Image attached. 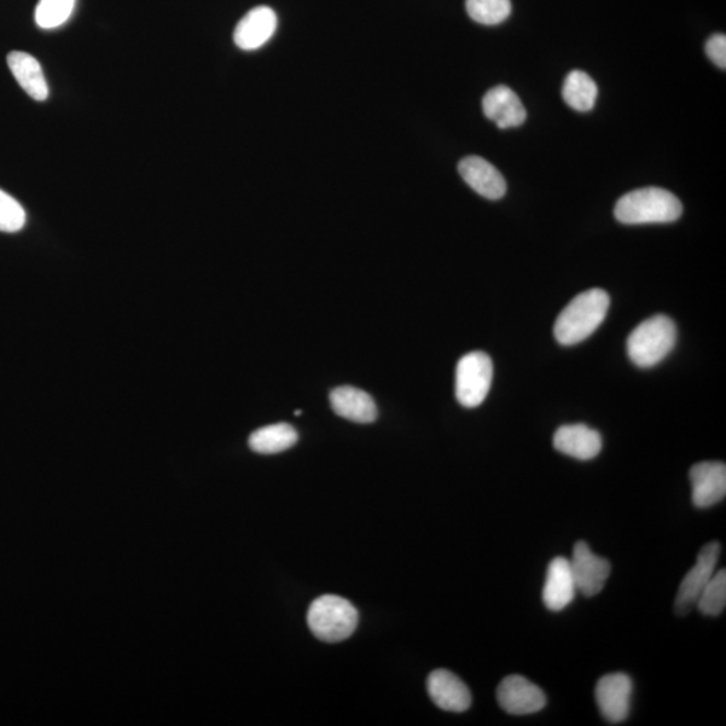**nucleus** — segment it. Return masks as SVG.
<instances>
[{"label":"nucleus","instance_id":"9b49d317","mask_svg":"<svg viewBox=\"0 0 726 726\" xmlns=\"http://www.w3.org/2000/svg\"><path fill=\"white\" fill-rule=\"evenodd\" d=\"M427 688L435 704L445 712L462 713L472 706L473 699L467 685L454 673L435 670L429 674Z\"/></svg>","mask_w":726,"mask_h":726},{"label":"nucleus","instance_id":"f03ea898","mask_svg":"<svg viewBox=\"0 0 726 726\" xmlns=\"http://www.w3.org/2000/svg\"><path fill=\"white\" fill-rule=\"evenodd\" d=\"M683 207L676 195L660 188H643L621 197L615 217L621 224H669L682 216Z\"/></svg>","mask_w":726,"mask_h":726},{"label":"nucleus","instance_id":"4468645a","mask_svg":"<svg viewBox=\"0 0 726 726\" xmlns=\"http://www.w3.org/2000/svg\"><path fill=\"white\" fill-rule=\"evenodd\" d=\"M277 15L269 5H259L237 23L235 44L242 50H255L264 46L276 33Z\"/></svg>","mask_w":726,"mask_h":726},{"label":"nucleus","instance_id":"dca6fc26","mask_svg":"<svg viewBox=\"0 0 726 726\" xmlns=\"http://www.w3.org/2000/svg\"><path fill=\"white\" fill-rule=\"evenodd\" d=\"M481 106H484L486 118L493 121L501 130L525 123L526 109L524 104L509 86L499 85L487 92Z\"/></svg>","mask_w":726,"mask_h":726},{"label":"nucleus","instance_id":"20e7f679","mask_svg":"<svg viewBox=\"0 0 726 726\" xmlns=\"http://www.w3.org/2000/svg\"><path fill=\"white\" fill-rule=\"evenodd\" d=\"M307 623L319 641L338 643L346 641L356 631L358 611L344 597L324 595L312 602Z\"/></svg>","mask_w":726,"mask_h":726},{"label":"nucleus","instance_id":"9d476101","mask_svg":"<svg viewBox=\"0 0 726 726\" xmlns=\"http://www.w3.org/2000/svg\"><path fill=\"white\" fill-rule=\"evenodd\" d=\"M691 501L699 509H709L726 496V466L722 462H701L690 469Z\"/></svg>","mask_w":726,"mask_h":726},{"label":"nucleus","instance_id":"0eeeda50","mask_svg":"<svg viewBox=\"0 0 726 726\" xmlns=\"http://www.w3.org/2000/svg\"><path fill=\"white\" fill-rule=\"evenodd\" d=\"M632 690L634 685L624 673L608 674L597 682L595 689L597 706L609 724H620L629 717Z\"/></svg>","mask_w":726,"mask_h":726},{"label":"nucleus","instance_id":"1a4fd4ad","mask_svg":"<svg viewBox=\"0 0 726 726\" xmlns=\"http://www.w3.org/2000/svg\"><path fill=\"white\" fill-rule=\"evenodd\" d=\"M499 705L514 716L533 714L546 706V695L541 688L522 676H509L499 683L497 690Z\"/></svg>","mask_w":726,"mask_h":726},{"label":"nucleus","instance_id":"423d86ee","mask_svg":"<svg viewBox=\"0 0 726 726\" xmlns=\"http://www.w3.org/2000/svg\"><path fill=\"white\" fill-rule=\"evenodd\" d=\"M719 555H722V545L718 543H709L700 550L695 566L690 569L679 585L676 599L678 615H688L693 611L702 591L716 573Z\"/></svg>","mask_w":726,"mask_h":726},{"label":"nucleus","instance_id":"412c9836","mask_svg":"<svg viewBox=\"0 0 726 726\" xmlns=\"http://www.w3.org/2000/svg\"><path fill=\"white\" fill-rule=\"evenodd\" d=\"M466 10L476 23L496 26L509 19L513 5L510 0H466Z\"/></svg>","mask_w":726,"mask_h":726},{"label":"nucleus","instance_id":"ddd939ff","mask_svg":"<svg viewBox=\"0 0 726 726\" xmlns=\"http://www.w3.org/2000/svg\"><path fill=\"white\" fill-rule=\"evenodd\" d=\"M578 594L574 583L571 562L566 557H556L551 560L546 572L543 600L550 611L559 612L566 609Z\"/></svg>","mask_w":726,"mask_h":726},{"label":"nucleus","instance_id":"6e6552de","mask_svg":"<svg viewBox=\"0 0 726 726\" xmlns=\"http://www.w3.org/2000/svg\"><path fill=\"white\" fill-rule=\"evenodd\" d=\"M571 562L578 592L586 597L600 594L611 574V563L592 551L588 544L579 541L574 545Z\"/></svg>","mask_w":726,"mask_h":726},{"label":"nucleus","instance_id":"f3484780","mask_svg":"<svg viewBox=\"0 0 726 726\" xmlns=\"http://www.w3.org/2000/svg\"><path fill=\"white\" fill-rule=\"evenodd\" d=\"M330 403L336 415L348 421L358 424L374 422L379 412L374 400L369 393L353 386L334 389L330 394Z\"/></svg>","mask_w":726,"mask_h":726},{"label":"nucleus","instance_id":"39448f33","mask_svg":"<svg viewBox=\"0 0 726 726\" xmlns=\"http://www.w3.org/2000/svg\"><path fill=\"white\" fill-rule=\"evenodd\" d=\"M492 361L484 352L466 354L456 368L455 393L459 403L476 408L487 397L492 382Z\"/></svg>","mask_w":726,"mask_h":726},{"label":"nucleus","instance_id":"f8f14e48","mask_svg":"<svg viewBox=\"0 0 726 726\" xmlns=\"http://www.w3.org/2000/svg\"><path fill=\"white\" fill-rule=\"evenodd\" d=\"M464 182L487 200H501L507 194L508 185L497 167L480 156H467L459 164Z\"/></svg>","mask_w":726,"mask_h":726},{"label":"nucleus","instance_id":"393cba45","mask_svg":"<svg viewBox=\"0 0 726 726\" xmlns=\"http://www.w3.org/2000/svg\"><path fill=\"white\" fill-rule=\"evenodd\" d=\"M706 55L718 68H726V37L724 34H716L707 39Z\"/></svg>","mask_w":726,"mask_h":726},{"label":"nucleus","instance_id":"a211bd4d","mask_svg":"<svg viewBox=\"0 0 726 726\" xmlns=\"http://www.w3.org/2000/svg\"><path fill=\"white\" fill-rule=\"evenodd\" d=\"M8 63L11 73L28 96L37 102H45L49 97V86L36 58L25 51H11Z\"/></svg>","mask_w":726,"mask_h":726},{"label":"nucleus","instance_id":"b1692460","mask_svg":"<svg viewBox=\"0 0 726 726\" xmlns=\"http://www.w3.org/2000/svg\"><path fill=\"white\" fill-rule=\"evenodd\" d=\"M26 224V212L19 201L0 189V231L16 234Z\"/></svg>","mask_w":726,"mask_h":726},{"label":"nucleus","instance_id":"f257e3e1","mask_svg":"<svg viewBox=\"0 0 726 726\" xmlns=\"http://www.w3.org/2000/svg\"><path fill=\"white\" fill-rule=\"evenodd\" d=\"M609 299L606 290L592 288L574 298L555 324V336L562 346L578 345L595 333L606 319Z\"/></svg>","mask_w":726,"mask_h":726},{"label":"nucleus","instance_id":"5701e85b","mask_svg":"<svg viewBox=\"0 0 726 726\" xmlns=\"http://www.w3.org/2000/svg\"><path fill=\"white\" fill-rule=\"evenodd\" d=\"M74 8L75 0H39L36 23L45 31L60 27L71 19Z\"/></svg>","mask_w":726,"mask_h":726},{"label":"nucleus","instance_id":"a878e982","mask_svg":"<svg viewBox=\"0 0 726 726\" xmlns=\"http://www.w3.org/2000/svg\"><path fill=\"white\" fill-rule=\"evenodd\" d=\"M295 415H296V416H300V415H301V410H296V412H295Z\"/></svg>","mask_w":726,"mask_h":726},{"label":"nucleus","instance_id":"7ed1b4c3","mask_svg":"<svg viewBox=\"0 0 726 726\" xmlns=\"http://www.w3.org/2000/svg\"><path fill=\"white\" fill-rule=\"evenodd\" d=\"M677 344V326L669 317L646 319L627 340V353L639 368H653L669 356Z\"/></svg>","mask_w":726,"mask_h":726},{"label":"nucleus","instance_id":"4be33fe9","mask_svg":"<svg viewBox=\"0 0 726 726\" xmlns=\"http://www.w3.org/2000/svg\"><path fill=\"white\" fill-rule=\"evenodd\" d=\"M706 617H718L726 607V572L719 569L702 591L697 606Z\"/></svg>","mask_w":726,"mask_h":726},{"label":"nucleus","instance_id":"aec40b11","mask_svg":"<svg viewBox=\"0 0 726 726\" xmlns=\"http://www.w3.org/2000/svg\"><path fill=\"white\" fill-rule=\"evenodd\" d=\"M597 95L599 90L595 81L583 71H573L563 81L562 98L578 112H590L594 109Z\"/></svg>","mask_w":726,"mask_h":726},{"label":"nucleus","instance_id":"6ab92c4d","mask_svg":"<svg viewBox=\"0 0 726 726\" xmlns=\"http://www.w3.org/2000/svg\"><path fill=\"white\" fill-rule=\"evenodd\" d=\"M298 432L289 424L281 422L258 429L249 438V447L261 455L281 454L298 441Z\"/></svg>","mask_w":726,"mask_h":726},{"label":"nucleus","instance_id":"2eb2a0df","mask_svg":"<svg viewBox=\"0 0 726 726\" xmlns=\"http://www.w3.org/2000/svg\"><path fill=\"white\" fill-rule=\"evenodd\" d=\"M554 445L563 455L591 461L600 454L603 439L599 432L584 424H569L557 429Z\"/></svg>","mask_w":726,"mask_h":726}]
</instances>
